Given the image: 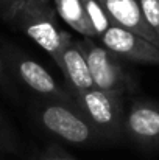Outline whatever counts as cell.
<instances>
[{
  "label": "cell",
  "mask_w": 159,
  "mask_h": 160,
  "mask_svg": "<svg viewBox=\"0 0 159 160\" xmlns=\"http://www.w3.org/2000/svg\"><path fill=\"white\" fill-rule=\"evenodd\" d=\"M50 0H14L3 9V19L44 48L56 62L69 33L58 28Z\"/></svg>",
  "instance_id": "1"
},
{
  "label": "cell",
  "mask_w": 159,
  "mask_h": 160,
  "mask_svg": "<svg viewBox=\"0 0 159 160\" xmlns=\"http://www.w3.org/2000/svg\"><path fill=\"white\" fill-rule=\"evenodd\" d=\"M33 115L50 135L70 145H92L102 142L75 103L42 98L34 103Z\"/></svg>",
  "instance_id": "2"
},
{
  "label": "cell",
  "mask_w": 159,
  "mask_h": 160,
  "mask_svg": "<svg viewBox=\"0 0 159 160\" xmlns=\"http://www.w3.org/2000/svg\"><path fill=\"white\" fill-rule=\"evenodd\" d=\"M123 97L125 95L103 92L98 89L72 93L77 107L83 112L100 140L106 142H115L125 135Z\"/></svg>",
  "instance_id": "3"
},
{
  "label": "cell",
  "mask_w": 159,
  "mask_h": 160,
  "mask_svg": "<svg viewBox=\"0 0 159 160\" xmlns=\"http://www.w3.org/2000/svg\"><path fill=\"white\" fill-rule=\"evenodd\" d=\"M77 44L87 62L95 89L120 95L134 90L131 76L126 73L115 54L111 53L103 45H97L89 38L77 41Z\"/></svg>",
  "instance_id": "4"
},
{
  "label": "cell",
  "mask_w": 159,
  "mask_h": 160,
  "mask_svg": "<svg viewBox=\"0 0 159 160\" xmlns=\"http://www.w3.org/2000/svg\"><path fill=\"white\" fill-rule=\"evenodd\" d=\"M2 54H3L5 67L13 70V73L24 84H27L33 92H36L42 98L75 103L72 95L55 81V78L42 65L34 59H31L30 56H27L24 52L14 47H6L3 48Z\"/></svg>",
  "instance_id": "5"
},
{
  "label": "cell",
  "mask_w": 159,
  "mask_h": 160,
  "mask_svg": "<svg viewBox=\"0 0 159 160\" xmlns=\"http://www.w3.org/2000/svg\"><path fill=\"white\" fill-rule=\"evenodd\" d=\"M123 134L139 146L159 148V103L134 100L125 112Z\"/></svg>",
  "instance_id": "6"
},
{
  "label": "cell",
  "mask_w": 159,
  "mask_h": 160,
  "mask_svg": "<svg viewBox=\"0 0 159 160\" xmlns=\"http://www.w3.org/2000/svg\"><path fill=\"white\" fill-rule=\"evenodd\" d=\"M100 39L103 47L117 58L139 64H159V47L126 28L112 23Z\"/></svg>",
  "instance_id": "7"
},
{
  "label": "cell",
  "mask_w": 159,
  "mask_h": 160,
  "mask_svg": "<svg viewBox=\"0 0 159 160\" xmlns=\"http://www.w3.org/2000/svg\"><path fill=\"white\" fill-rule=\"evenodd\" d=\"M56 64L66 78V82H67L66 90L70 95L75 92H84V90L95 89L87 62L81 53L77 41L72 36L64 44L61 53L56 59Z\"/></svg>",
  "instance_id": "8"
},
{
  "label": "cell",
  "mask_w": 159,
  "mask_h": 160,
  "mask_svg": "<svg viewBox=\"0 0 159 160\" xmlns=\"http://www.w3.org/2000/svg\"><path fill=\"white\" fill-rule=\"evenodd\" d=\"M114 25L126 28L159 47V36L147 25L137 0H98Z\"/></svg>",
  "instance_id": "9"
},
{
  "label": "cell",
  "mask_w": 159,
  "mask_h": 160,
  "mask_svg": "<svg viewBox=\"0 0 159 160\" xmlns=\"http://www.w3.org/2000/svg\"><path fill=\"white\" fill-rule=\"evenodd\" d=\"M58 16L83 38H97L81 0H52Z\"/></svg>",
  "instance_id": "10"
},
{
  "label": "cell",
  "mask_w": 159,
  "mask_h": 160,
  "mask_svg": "<svg viewBox=\"0 0 159 160\" xmlns=\"http://www.w3.org/2000/svg\"><path fill=\"white\" fill-rule=\"evenodd\" d=\"M83 2V6L86 9V14L89 17V22L95 31V36L100 38L106 30L112 25L111 19L108 17L105 8L100 5L98 0H81Z\"/></svg>",
  "instance_id": "11"
},
{
  "label": "cell",
  "mask_w": 159,
  "mask_h": 160,
  "mask_svg": "<svg viewBox=\"0 0 159 160\" xmlns=\"http://www.w3.org/2000/svg\"><path fill=\"white\" fill-rule=\"evenodd\" d=\"M147 25L159 36V0H137Z\"/></svg>",
  "instance_id": "12"
},
{
  "label": "cell",
  "mask_w": 159,
  "mask_h": 160,
  "mask_svg": "<svg viewBox=\"0 0 159 160\" xmlns=\"http://www.w3.org/2000/svg\"><path fill=\"white\" fill-rule=\"evenodd\" d=\"M39 160H75L70 154H67L66 151H62V148H59L58 145L49 146L44 154L39 157Z\"/></svg>",
  "instance_id": "13"
},
{
  "label": "cell",
  "mask_w": 159,
  "mask_h": 160,
  "mask_svg": "<svg viewBox=\"0 0 159 160\" xmlns=\"http://www.w3.org/2000/svg\"><path fill=\"white\" fill-rule=\"evenodd\" d=\"M5 134H6V126H5V121L0 115V143H5Z\"/></svg>",
  "instance_id": "14"
},
{
  "label": "cell",
  "mask_w": 159,
  "mask_h": 160,
  "mask_svg": "<svg viewBox=\"0 0 159 160\" xmlns=\"http://www.w3.org/2000/svg\"><path fill=\"white\" fill-rule=\"evenodd\" d=\"M6 79V73H5V62L0 58V82H3Z\"/></svg>",
  "instance_id": "15"
},
{
  "label": "cell",
  "mask_w": 159,
  "mask_h": 160,
  "mask_svg": "<svg viewBox=\"0 0 159 160\" xmlns=\"http://www.w3.org/2000/svg\"><path fill=\"white\" fill-rule=\"evenodd\" d=\"M0 2H5V8H6V6H8L9 3H13L14 0H0Z\"/></svg>",
  "instance_id": "16"
}]
</instances>
